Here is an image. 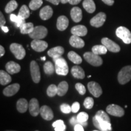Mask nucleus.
Returning <instances> with one entry per match:
<instances>
[{
	"instance_id": "680f3d73",
	"label": "nucleus",
	"mask_w": 131,
	"mask_h": 131,
	"mask_svg": "<svg viewBox=\"0 0 131 131\" xmlns=\"http://www.w3.org/2000/svg\"><path fill=\"white\" fill-rule=\"evenodd\" d=\"M35 131H39V130H35Z\"/></svg>"
},
{
	"instance_id": "c03bdc74",
	"label": "nucleus",
	"mask_w": 131,
	"mask_h": 131,
	"mask_svg": "<svg viewBox=\"0 0 131 131\" xmlns=\"http://www.w3.org/2000/svg\"><path fill=\"white\" fill-rule=\"evenodd\" d=\"M25 19L23 18H21V16H19V15H18V18H17V19H16V21H15V23L16 26H17V27H20L21 26L23 25V24L25 23Z\"/></svg>"
},
{
	"instance_id": "6e6552de",
	"label": "nucleus",
	"mask_w": 131,
	"mask_h": 131,
	"mask_svg": "<svg viewBox=\"0 0 131 131\" xmlns=\"http://www.w3.org/2000/svg\"><path fill=\"white\" fill-rule=\"evenodd\" d=\"M106 112L111 115L121 117L124 115V111L122 107L117 104H110L106 107Z\"/></svg>"
},
{
	"instance_id": "bb28decb",
	"label": "nucleus",
	"mask_w": 131,
	"mask_h": 131,
	"mask_svg": "<svg viewBox=\"0 0 131 131\" xmlns=\"http://www.w3.org/2000/svg\"><path fill=\"white\" fill-rule=\"evenodd\" d=\"M11 81H12V78L9 73L1 70L0 71V84L4 86L9 84Z\"/></svg>"
},
{
	"instance_id": "4468645a",
	"label": "nucleus",
	"mask_w": 131,
	"mask_h": 131,
	"mask_svg": "<svg viewBox=\"0 0 131 131\" xmlns=\"http://www.w3.org/2000/svg\"><path fill=\"white\" fill-rule=\"evenodd\" d=\"M20 89V86L18 83L9 85L3 91V94L6 96H12L15 95Z\"/></svg>"
},
{
	"instance_id": "de8ad7c7",
	"label": "nucleus",
	"mask_w": 131,
	"mask_h": 131,
	"mask_svg": "<svg viewBox=\"0 0 131 131\" xmlns=\"http://www.w3.org/2000/svg\"><path fill=\"white\" fill-rule=\"evenodd\" d=\"M74 130L75 131H84L83 129V126L81 124H76L74 126Z\"/></svg>"
},
{
	"instance_id": "a18cd8bd",
	"label": "nucleus",
	"mask_w": 131,
	"mask_h": 131,
	"mask_svg": "<svg viewBox=\"0 0 131 131\" xmlns=\"http://www.w3.org/2000/svg\"><path fill=\"white\" fill-rule=\"evenodd\" d=\"M80 107V103L78 102H75L72 104V105L71 106L72 109V112L73 113H77L79 111Z\"/></svg>"
},
{
	"instance_id": "ea45409f",
	"label": "nucleus",
	"mask_w": 131,
	"mask_h": 131,
	"mask_svg": "<svg viewBox=\"0 0 131 131\" xmlns=\"http://www.w3.org/2000/svg\"><path fill=\"white\" fill-rule=\"evenodd\" d=\"M77 118L78 120L79 121V122L82 123H85L87 122L88 118H89V115H88V114H87V113L82 112L78 114Z\"/></svg>"
},
{
	"instance_id": "49530a36",
	"label": "nucleus",
	"mask_w": 131,
	"mask_h": 131,
	"mask_svg": "<svg viewBox=\"0 0 131 131\" xmlns=\"http://www.w3.org/2000/svg\"><path fill=\"white\" fill-rule=\"evenodd\" d=\"M6 24V19H5V18L2 12H0V26L1 27L4 26V24Z\"/></svg>"
},
{
	"instance_id": "0eeeda50",
	"label": "nucleus",
	"mask_w": 131,
	"mask_h": 131,
	"mask_svg": "<svg viewBox=\"0 0 131 131\" xmlns=\"http://www.w3.org/2000/svg\"><path fill=\"white\" fill-rule=\"evenodd\" d=\"M30 70L33 81L35 83H38L41 80V73L39 66L35 61H31Z\"/></svg>"
},
{
	"instance_id": "4be33fe9",
	"label": "nucleus",
	"mask_w": 131,
	"mask_h": 131,
	"mask_svg": "<svg viewBox=\"0 0 131 131\" xmlns=\"http://www.w3.org/2000/svg\"><path fill=\"white\" fill-rule=\"evenodd\" d=\"M64 52V49L63 47L57 46L49 50L47 54L49 57H52V58H55L57 57H61Z\"/></svg>"
},
{
	"instance_id": "8fccbe9b",
	"label": "nucleus",
	"mask_w": 131,
	"mask_h": 131,
	"mask_svg": "<svg viewBox=\"0 0 131 131\" xmlns=\"http://www.w3.org/2000/svg\"><path fill=\"white\" fill-rule=\"evenodd\" d=\"M81 0H69V3L71 5H76L81 2Z\"/></svg>"
},
{
	"instance_id": "393cba45",
	"label": "nucleus",
	"mask_w": 131,
	"mask_h": 131,
	"mask_svg": "<svg viewBox=\"0 0 131 131\" xmlns=\"http://www.w3.org/2000/svg\"><path fill=\"white\" fill-rule=\"evenodd\" d=\"M16 108L19 112L25 113L29 109V103L24 98H20L16 103Z\"/></svg>"
},
{
	"instance_id": "f257e3e1",
	"label": "nucleus",
	"mask_w": 131,
	"mask_h": 131,
	"mask_svg": "<svg viewBox=\"0 0 131 131\" xmlns=\"http://www.w3.org/2000/svg\"><path fill=\"white\" fill-rule=\"evenodd\" d=\"M55 63V72L59 75L66 76L69 72V67L64 58L62 57L53 58Z\"/></svg>"
},
{
	"instance_id": "4d7b16f0",
	"label": "nucleus",
	"mask_w": 131,
	"mask_h": 131,
	"mask_svg": "<svg viewBox=\"0 0 131 131\" xmlns=\"http://www.w3.org/2000/svg\"><path fill=\"white\" fill-rule=\"evenodd\" d=\"M41 59L42 60H43V61H45V60H46V57H42V58H41Z\"/></svg>"
},
{
	"instance_id": "5701e85b",
	"label": "nucleus",
	"mask_w": 131,
	"mask_h": 131,
	"mask_svg": "<svg viewBox=\"0 0 131 131\" xmlns=\"http://www.w3.org/2000/svg\"><path fill=\"white\" fill-rule=\"evenodd\" d=\"M70 16L74 22L79 23L83 17L81 9L78 7H73L70 11Z\"/></svg>"
},
{
	"instance_id": "864d4df0",
	"label": "nucleus",
	"mask_w": 131,
	"mask_h": 131,
	"mask_svg": "<svg viewBox=\"0 0 131 131\" xmlns=\"http://www.w3.org/2000/svg\"><path fill=\"white\" fill-rule=\"evenodd\" d=\"M5 53V49L3 46H0V57H2Z\"/></svg>"
},
{
	"instance_id": "c85d7f7f",
	"label": "nucleus",
	"mask_w": 131,
	"mask_h": 131,
	"mask_svg": "<svg viewBox=\"0 0 131 131\" xmlns=\"http://www.w3.org/2000/svg\"><path fill=\"white\" fill-rule=\"evenodd\" d=\"M69 89L68 83L66 81H62L57 86V89H58V93L57 95L60 96H64L66 94Z\"/></svg>"
},
{
	"instance_id": "09e8293b",
	"label": "nucleus",
	"mask_w": 131,
	"mask_h": 131,
	"mask_svg": "<svg viewBox=\"0 0 131 131\" xmlns=\"http://www.w3.org/2000/svg\"><path fill=\"white\" fill-rule=\"evenodd\" d=\"M102 1L108 6H112L114 4V0H102Z\"/></svg>"
},
{
	"instance_id": "052dcab7",
	"label": "nucleus",
	"mask_w": 131,
	"mask_h": 131,
	"mask_svg": "<svg viewBox=\"0 0 131 131\" xmlns=\"http://www.w3.org/2000/svg\"><path fill=\"white\" fill-rule=\"evenodd\" d=\"M94 131H99V130H94Z\"/></svg>"
},
{
	"instance_id": "e433bc0d",
	"label": "nucleus",
	"mask_w": 131,
	"mask_h": 131,
	"mask_svg": "<svg viewBox=\"0 0 131 131\" xmlns=\"http://www.w3.org/2000/svg\"><path fill=\"white\" fill-rule=\"evenodd\" d=\"M58 93L57 86L55 84H50L47 89V94L50 97H53Z\"/></svg>"
},
{
	"instance_id": "dca6fc26",
	"label": "nucleus",
	"mask_w": 131,
	"mask_h": 131,
	"mask_svg": "<svg viewBox=\"0 0 131 131\" xmlns=\"http://www.w3.org/2000/svg\"><path fill=\"white\" fill-rule=\"evenodd\" d=\"M93 123H94L95 126L100 131H111L112 130L111 123L99 122L98 119H96L95 116L93 118Z\"/></svg>"
},
{
	"instance_id": "9d476101",
	"label": "nucleus",
	"mask_w": 131,
	"mask_h": 131,
	"mask_svg": "<svg viewBox=\"0 0 131 131\" xmlns=\"http://www.w3.org/2000/svg\"><path fill=\"white\" fill-rule=\"evenodd\" d=\"M106 19V14L103 12H100L91 19L90 24L93 27H100L104 24Z\"/></svg>"
},
{
	"instance_id": "7c9ffc66",
	"label": "nucleus",
	"mask_w": 131,
	"mask_h": 131,
	"mask_svg": "<svg viewBox=\"0 0 131 131\" xmlns=\"http://www.w3.org/2000/svg\"><path fill=\"white\" fill-rule=\"evenodd\" d=\"M68 57L69 60H70L72 62H73L75 64H79L82 62L81 57L73 51H70L69 52L68 54Z\"/></svg>"
},
{
	"instance_id": "cd10ccee",
	"label": "nucleus",
	"mask_w": 131,
	"mask_h": 131,
	"mask_svg": "<svg viewBox=\"0 0 131 131\" xmlns=\"http://www.w3.org/2000/svg\"><path fill=\"white\" fill-rule=\"evenodd\" d=\"M95 117L99 122L111 123V119L108 115L103 111H98L96 113Z\"/></svg>"
},
{
	"instance_id": "7ed1b4c3",
	"label": "nucleus",
	"mask_w": 131,
	"mask_h": 131,
	"mask_svg": "<svg viewBox=\"0 0 131 131\" xmlns=\"http://www.w3.org/2000/svg\"><path fill=\"white\" fill-rule=\"evenodd\" d=\"M85 60L90 64L94 66H100L103 64V60L98 55L95 54L92 52H87L83 55Z\"/></svg>"
},
{
	"instance_id": "2eb2a0df",
	"label": "nucleus",
	"mask_w": 131,
	"mask_h": 131,
	"mask_svg": "<svg viewBox=\"0 0 131 131\" xmlns=\"http://www.w3.org/2000/svg\"><path fill=\"white\" fill-rule=\"evenodd\" d=\"M40 114L42 118L47 121L51 120L53 118V111L47 106H42L40 107Z\"/></svg>"
},
{
	"instance_id": "13d9d810",
	"label": "nucleus",
	"mask_w": 131,
	"mask_h": 131,
	"mask_svg": "<svg viewBox=\"0 0 131 131\" xmlns=\"http://www.w3.org/2000/svg\"><path fill=\"white\" fill-rule=\"evenodd\" d=\"M88 78H91V75H89V76H88Z\"/></svg>"
},
{
	"instance_id": "f03ea898",
	"label": "nucleus",
	"mask_w": 131,
	"mask_h": 131,
	"mask_svg": "<svg viewBox=\"0 0 131 131\" xmlns=\"http://www.w3.org/2000/svg\"><path fill=\"white\" fill-rule=\"evenodd\" d=\"M131 80V66L123 68L118 74V81L121 84H125Z\"/></svg>"
},
{
	"instance_id": "f3484780",
	"label": "nucleus",
	"mask_w": 131,
	"mask_h": 131,
	"mask_svg": "<svg viewBox=\"0 0 131 131\" xmlns=\"http://www.w3.org/2000/svg\"><path fill=\"white\" fill-rule=\"evenodd\" d=\"M6 69L7 72L10 74H15L18 73L21 70V66L19 64L14 61H9L6 64Z\"/></svg>"
},
{
	"instance_id": "423d86ee",
	"label": "nucleus",
	"mask_w": 131,
	"mask_h": 131,
	"mask_svg": "<svg viewBox=\"0 0 131 131\" xmlns=\"http://www.w3.org/2000/svg\"><path fill=\"white\" fill-rule=\"evenodd\" d=\"M10 50L18 60H22L26 56V50L22 45L18 43H12L10 46Z\"/></svg>"
},
{
	"instance_id": "5fc2aeb1",
	"label": "nucleus",
	"mask_w": 131,
	"mask_h": 131,
	"mask_svg": "<svg viewBox=\"0 0 131 131\" xmlns=\"http://www.w3.org/2000/svg\"><path fill=\"white\" fill-rule=\"evenodd\" d=\"M1 27V29H2V30L4 31V32H6V33H7V32H9V28H8L7 27H6V26H2V27Z\"/></svg>"
},
{
	"instance_id": "58836bf2",
	"label": "nucleus",
	"mask_w": 131,
	"mask_h": 131,
	"mask_svg": "<svg viewBox=\"0 0 131 131\" xmlns=\"http://www.w3.org/2000/svg\"><path fill=\"white\" fill-rule=\"evenodd\" d=\"M94 104V101L92 97H87L84 101V107L88 109H91L93 107Z\"/></svg>"
},
{
	"instance_id": "bf43d9fd",
	"label": "nucleus",
	"mask_w": 131,
	"mask_h": 131,
	"mask_svg": "<svg viewBox=\"0 0 131 131\" xmlns=\"http://www.w3.org/2000/svg\"><path fill=\"white\" fill-rule=\"evenodd\" d=\"M6 131H15V130H6Z\"/></svg>"
},
{
	"instance_id": "f8f14e48",
	"label": "nucleus",
	"mask_w": 131,
	"mask_h": 131,
	"mask_svg": "<svg viewBox=\"0 0 131 131\" xmlns=\"http://www.w3.org/2000/svg\"><path fill=\"white\" fill-rule=\"evenodd\" d=\"M29 110L31 115L33 117H37L40 114V107L39 106L38 101L37 98H32L29 103Z\"/></svg>"
},
{
	"instance_id": "6ab92c4d",
	"label": "nucleus",
	"mask_w": 131,
	"mask_h": 131,
	"mask_svg": "<svg viewBox=\"0 0 131 131\" xmlns=\"http://www.w3.org/2000/svg\"><path fill=\"white\" fill-rule=\"evenodd\" d=\"M71 33L78 37H84L88 34V29L83 25L75 26L71 29Z\"/></svg>"
},
{
	"instance_id": "9b49d317",
	"label": "nucleus",
	"mask_w": 131,
	"mask_h": 131,
	"mask_svg": "<svg viewBox=\"0 0 131 131\" xmlns=\"http://www.w3.org/2000/svg\"><path fill=\"white\" fill-rule=\"evenodd\" d=\"M88 88L90 93L96 98L100 97L103 93L100 85L95 81H91L88 84Z\"/></svg>"
},
{
	"instance_id": "b1692460",
	"label": "nucleus",
	"mask_w": 131,
	"mask_h": 131,
	"mask_svg": "<svg viewBox=\"0 0 131 131\" xmlns=\"http://www.w3.org/2000/svg\"><path fill=\"white\" fill-rule=\"evenodd\" d=\"M71 73L73 77L77 79H83L85 77L84 70L79 66H73L71 69Z\"/></svg>"
},
{
	"instance_id": "72a5a7b5",
	"label": "nucleus",
	"mask_w": 131,
	"mask_h": 131,
	"mask_svg": "<svg viewBox=\"0 0 131 131\" xmlns=\"http://www.w3.org/2000/svg\"><path fill=\"white\" fill-rule=\"evenodd\" d=\"M44 71L47 75H52L55 71V67L50 61H47L44 64Z\"/></svg>"
},
{
	"instance_id": "4c0bfd02",
	"label": "nucleus",
	"mask_w": 131,
	"mask_h": 131,
	"mask_svg": "<svg viewBox=\"0 0 131 131\" xmlns=\"http://www.w3.org/2000/svg\"><path fill=\"white\" fill-rule=\"evenodd\" d=\"M42 4V0H31L29 3V8L33 10L39 9Z\"/></svg>"
},
{
	"instance_id": "37998d69",
	"label": "nucleus",
	"mask_w": 131,
	"mask_h": 131,
	"mask_svg": "<svg viewBox=\"0 0 131 131\" xmlns=\"http://www.w3.org/2000/svg\"><path fill=\"white\" fill-rule=\"evenodd\" d=\"M70 124L73 126H75L76 124H81V125L83 126H86L88 125V123L87 122H85V123L80 122L78 120L77 118L75 117H73L71 119H70Z\"/></svg>"
},
{
	"instance_id": "20e7f679",
	"label": "nucleus",
	"mask_w": 131,
	"mask_h": 131,
	"mask_svg": "<svg viewBox=\"0 0 131 131\" xmlns=\"http://www.w3.org/2000/svg\"><path fill=\"white\" fill-rule=\"evenodd\" d=\"M116 35L123 40L125 44L131 43V32L126 27L120 26L116 30Z\"/></svg>"
},
{
	"instance_id": "a878e982",
	"label": "nucleus",
	"mask_w": 131,
	"mask_h": 131,
	"mask_svg": "<svg viewBox=\"0 0 131 131\" xmlns=\"http://www.w3.org/2000/svg\"><path fill=\"white\" fill-rule=\"evenodd\" d=\"M83 6L84 9L88 13L92 14L96 9V6L93 0H84L83 3Z\"/></svg>"
},
{
	"instance_id": "1a4fd4ad",
	"label": "nucleus",
	"mask_w": 131,
	"mask_h": 131,
	"mask_svg": "<svg viewBox=\"0 0 131 131\" xmlns=\"http://www.w3.org/2000/svg\"><path fill=\"white\" fill-rule=\"evenodd\" d=\"M101 43L107 48V50H109V51L114 52V53H117V52H119L120 51L119 46L113 41L112 40L108 38H102Z\"/></svg>"
},
{
	"instance_id": "a19ab883",
	"label": "nucleus",
	"mask_w": 131,
	"mask_h": 131,
	"mask_svg": "<svg viewBox=\"0 0 131 131\" xmlns=\"http://www.w3.org/2000/svg\"><path fill=\"white\" fill-rule=\"evenodd\" d=\"M75 89H76L77 91L78 92V93H79L80 95H84L86 92L85 86L83 84L80 83H77V84H75Z\"/></svg>"
},
{
	"instance_id": "473e14b6",
	"label": "nucleus",
	"mask_w": 131,
	"mask_h": 131,
	"mask_svg": "<svg viewBox=\"0 0 131 131\" xmlns=\"http://www.w3.org/2000/svg\"><path fill=\"white\" fill-rule=\"evenodd\" d=\"M18 7V3L15 0H11L5 7V11L7 14H10L13 11H14Z\"/></svg>"
},
{
	"instance_id": "2f4dec72",
	"label": "nucleus",
	"mask_w": 131,
	"mask_h": 131,
	"mask_svg": "<svg viewBox=\"0 0 131 131\" xmlns=\"http://www.w3.org/2000/svg\"><path fill=\"white\" fill-rule=\"evenodd\" d=\"M107 49L104 45H96L92 48V52L96 55H104L107 53Z\"/></svg>"
},
{
	"instance_id": "412c9836",
	"label": "nucleus",
	"mask_w": 131,
	"mask_h": 131,
	"mask_svg": "<svg viewBox=\"0 0 131 131\" xmlns=\"http://www.w3.org/2000/svg\"><path fill=\"white\" fill-rule=\"evenodd\" d=\"M53 15V10L49 6H46L42 8L40 12V16L42 20H47L52 17Z\"/></svg>"
},
{
	"instance_id": "aec40b11",
	"label": "nucleus",
	"mask_w": 131,
	"mask_h": 131,
	"mask_svg": "<svg viewBox=\"0 0 131 131\" xmlns=\"http://www.w3.org/2000/svg\"><path fill=\"white\" fill-rule=\"evenodd\" d=\"M69 26V19L66 16L62 15L59 16L57 19V27L60 31H63L68 28Z\"/></svg>"
},
{
	"instance_id": "79ce46f5",
	"label": "nucleus",
	"mask_w": 131,
	"mask_h": 131,
	"mask_svg": "<svg viewBox=\"0 0 131 131\" xmlns=\"http://www.w3.org/2000/svg\"><path fill=\"white\" fill-rule=\"evenodd\" d=\"M60 109H61V112L64 114H69L70 112H72L71 107L68 104H62L60 106Z\"/></svg>"
},
{
	"instance_id": "3c124183",
	"label": "nucleus",
	"mask_w": 131,
	"mask_h": 131,
	"mask_svg": "<svg viewBox=\"0 0 131 131\" xmlns=\"http://www.w3.org/2000/svg\"><path fill=\"white\" fill-rule=\"evenodd\" d=\"M17 18L18 16H16V15L15 14H11L10 16V20L14 23H15L16 19H17Z\"/></svg>"
},
{
	"instance_id": "603ef678",
	"label": "nucleus",
	"mask_w": 131,
	"mask_h": 131,
	"mask_svg": "<svg viewBox=\"0 0 131 131\" xmlns=\"http://www.w3.org/2000/svg\"><path fill=\"white\" fill-rule=\"evenodd\" d=\"M46 1L51 3L52 4H53L54 5H58L59 3L61 1L60 0H46Z\"/></svg>"
},
{
	"instance_id": "c9c22d12",
	"label": "nucleus",
	"mask_w": 131,
	"mask_h": 131,
	"mask_svg": "<svg viewBox=\"0 0 131 131\" xmlns=\"http://www.w3.org/2000/svg\"><path fill=\"white\" fill-rule=\"evenodd\" d=\"M52 126L55 127V131H66V126L64 123V122L61 119H58L56 122H53Z\"/></svg>"
},
{
	"instance_id": "f704fd0d",
	"label": "nucleus",
	"mask_w": 131,
	"mask_h": 131,
	"mask_svg": "<svg viewBox=\"0 0 131 131\" xmlns=\"http://www.w3.org/2000/svg\"><path fill=\"white\" fill-rule=\"evenodd\" d=\"M18 15H19L21 18L25 19L28 18L29 16H30V11H29L28 7L26 5H23L20 8V10H19Z\"/></svg>"
},
{
	"instance_id": "ddd939ff",
	"label": "nucleus",
	"mask_w": 131,
	"mask_h": 131,
	"mask_svg": "<svg viewBox=\"0 0 131 131\" xmlns=\"http://www.w3.org/2000/svg\"><path fill=\"white\" fill-rule=\"evenodd\" d=\"M31 47L35 51L41 52L45 51L48 47L47 42L41 40H34L31 42Z\"/></svg>"
},
{
	"instance_id": "c756f323",
	"label": "nucleus",
	"mask_w": 131,
	"mask_h": 131,
	"mask_svg": "<svg viewBox=\"0 0 131 131\" xmlns=\"http://www.w3.org/2000/svg\"><path fill=\"white\" fill-rule=\"evenodd\" d=\"M34 24L32 23H25L19 27L20 32L22 34H29L32 32L34 29Z\"/></svg>"
},
{
	"instance_id": "a211bd4d",
	"label": "nucleus",
	"mask_w": 131,
	"mask_h": 131,
	"mask_svg": "<svg viewBox=\"0 0 131 131\" xmlns=\"http://www.w3.org/2000/svg\"><path fill=\"white\" fill-rule=\"evenodd\" d=\"M69 43L72 46L75 48H82L84 46V41L78 36L73 35L70 38Z\"/></svg>"
},
{
	"instance_id": "6e6d98bb",
	"label": "nucleus",
	"mask_w": 131,
	"mask_h": 131,
	"mask_svg": "<svg viewBox=\"0 0 131 131\" xmlns=\"http://www.w3.org/2000/svg\"><path fill=\"white\" fill-rule=\"evenodd\" d=\"M60 1L63 4H66L67 3H69V0H60Z\"/></svg>"
},
{
	"instance_id": "39448f33",
	"label": "nucleus",
	"mask_w": 131,
	"mask_h": 131,
	"mask_svg": "<svg viewBox=\"0 0 131 131\" xmlns=\"http://www.w3.org/2000/svg\"><path fill=\"white\" fill-rule=\"evenodd\" d=\"M47 35V29L45 26H38L34 27V30L29 34V37L34 40H41Z\"/></svg>"
}]
</instances>
